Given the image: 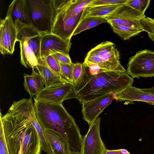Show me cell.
Here are the masks:
<instances>
[{
  "instance_id": "cell-1",
  "label": "cell",
  "mask_w": 154,
  "mask_h": 154,
  "mask_svg": "<svg viewBox=\"0 0 154 154\" xmlns=\"http://www.w3.org/2000/svg\"><path fill=\"white\" fill-rule=\"evenodd\" d=\"M133 82L126 70H106L98 65L83 64L82 74L73 87L76 98L82 104L111 93L116 95L132 86Z\"/></svg>"
},
{
  "instance_id": "cell-2",
  "label": "cell",
  "mask_w": 154,
  "mask_h": 154,
  "mask_svg": "<svg viewBox=\"0 0 154 154\" xmlns=\"http://www.w3.org/2000/svg\"><path fill=\"white\" fill-rule=\"evenodd\" d=\"M0 114L9 154H41L40 139L29 117L9 110Z\"/></svg>"
},
{
  "instance_id": "cell-3",
  "label": "cell",
  "mask_w": 154,
  "mask_h": 154,
  "mask_svg": "<svg viewBox=\"0 0 154 154\" xmlns=\"http://www.w3.org/2000/svg\"><path fill=\"white\" fill-rule=\"evenodd\" d=\"M33 98L36 115L43 129H54L67 142L70 150L79 152L82 140L80 129L63 104Z\"/></svg>"
},
{
  "instance_id": "cell-4",
  "label": "cell",
  "mask_w": 154,
  "mask_h": 154,
  "mask_svg": "<svg viewBox=\"0 0 154 154\" xmlns=\"http://www.w3.org/2000/svg\"><path fill=\"white\" fill-rule=\"evenodd\" d=\"M68 2L69 0L62 8L55 13L51 32V33L65 40L71 39L77 27L84 18L85 9L77 14Z\"/></svg>"
},
{
  "instance_id": "cell-5",
  "label": "cell",
  "mask_w": 154,
  "mask_h": 154,
  "mask_svg": "<svg viewBox=\"0 0 154 154\" xmlns=\"http://www.w3.org/2000/svg\"><path fill=\"white\" fill-rule=\"evenodd\" d=\"M32 26L39 32L51 33L55 12L51 0H26Z\"/></svg>"
},
{
  "instance_id": "cell-6",
  "label": "cell",
  "mask_w": 154,
  "mask_h": 154,
  "mask_svg": "<svg viewBox=\"0 0 154 154\" xmlns=\"http://www.w3.org/2000/svg\"><path fill=\"white\" fill-rule=\"evenodd\" d=\"M126 71L133 79L154 76V51L144 49L139 51L130 57Z\"/></svg>"
},
{
  "instance_id": "cell-7",
  "label": "cell",
  "mask_w": 154,
  "mask_h": 154,
  "mask_svg": "<svg viewBox=\"0 0 154 154\" xmlns=\"http://www.w3.org/2000/svg\"><path fill=\"white\" fill-rule=\"evenodd\" d=\"M146 17L144 14L124 4L120 5L112 13L104 18L109 24L123 25L143 29L140 21Z\"/></svg>"
},
{
  "instance_id": "cell-8",
  "label": "cell",
  "mask_w": 154,
  "mask_h": 154,
  "mask_svg": "<svg viewBox=\"0 0 154 154\" xmlns=\"http://www.w3.org/2000/svg\"><path fill=\"white\" fill-rule=\"evenodd\" d=\"M34 97L38 100L57 104H62L65 100L76 98L73 85L68 82H62L44 87Z\"/></svg>"
},
{
  "instance_id": "cell-9",
  "label": "cell",
  "mask_w": 154,
  "mask_h": 154,
  "mask_svg": "<svg viewBox=\"0 0 154 154\" xmlns=\"http://www.w3.org/2000/svg\"><path fill=\"white\" fill-rule=\"evenodd\" d=\"M101 119L98 118L90 126L87 133L82 137L81 154H104L107 149L100 137Z\"/></svg>"
},
{
  "instance_id": "cell-10",
  "label": "cell",
  "mask_w": 154,
  "mask_h": 154,
  "mask_svg": "<svg viewBox=\"0 0 154 154\" xmlns=\"http://www.w3.org/2000/svg\"><path fill=\"white\" fill-rule=\"evenodd\" d=\"M17 41V31L10 14L7 12L5 17L1 19L0 51L2 55L12 54Z\"/></svg>"
},
{
  "instance_id": "cell-11",
  "label": "cell",
  "mask_w": 154,
  "mask_h": 154,
  "mask_svg": "<svg viewBox=\"0 0 154 154\" xmlns=\"http://www.w3.org/2000/svg\"><path fill=\"white\" fill-rule=\"evenodd\" d=\"M114 99H116V95L111 93L82 103L83 118L89 126L95 122L99 115Z\"/></svg>"
},
{
  "instance_id": "cell-12",
  "label": "cell",
  "mask_w": 154,
  "mask_h": 154,
  "mask_svg": "<svg viewBox=\"0 0 154 154\" xmlns=\"http://www.w3.org/2000/svg\"><path fill=\"white\" fill-rule=\"evenodd\" d=\"M70 40H65L52 33L44 34L40 46V55L44 57L50 55L51 52H58L69 56L71 47Z\"/></svg>"
},
{
  "instance_id": "cell-13",
  "label": "cell",
  "mask_w": 154,
  "mask_h": 154,
  "mask_svg": "<svg viewBox=\"0 0 154 154\" xmlns=\"http://www.w3.org/2000/svg\"><path fill=\"white\" fill-rule=\"evenodd\" d=\"M14 23L17 31V41L26 40L38 59L41 58L40 46L42 37L45 33L40 32L32 26L25 25L17 20Z\"/></svg>"
},
{
  "instance_id": "cell-14",
  "label": "cell",
  "mask_w": 154,
  "mask_h": 154,
  "mask_svg": "<svg viewBox=\"0 0 154 154\" xmlns=\"http://www.w3.org/2000/svg\"><path fill=\"white\" fill-rule=\"evenodd\" d=\"M43 131L52 154H70V149L67 142L56 131L46 129Z\"/></svg>"
},
{
  "instance_id": "cell-15",
  "label": "cell",
  "mask_w": 154,
  "mask_h": 154,
  "mask_svg": "<svg viewBox=\"0 0 154 154\" xmlns=\"http://www.w3.org/2000/svg\"><path fill=\"white\" fill-rule=\"evenodd\" d=\"M116 100L119 101H141L154 106V95L132 86L116 94Z\"/></svg>"
},
{
  "instance_id": "cell-16",
  "label": "cell",
  "mask_w": 154,
  "mask_h": 154,
  "mask_svg": "<svg viewBox=\"0 0 154 154\" xmlns=\"http://www.w3.org/2000/svg\"><path fill=\"white\" fill-rule=\"evenodd\" d=\"M9 13L14 22L17 20L27 26H32L30 16L26 0H14L8 6Z\"/></svg>"
},
{
  "instance_id": "cell-17",
  "label": "cell",
  "mask_w": 154,
  "mask_h": 154,
  "mask_svg": "<svg viewBox=\"0 0 154 154\" xmlns=\"http://www.w3.org/2000/svg\"><path fill=\"white\" fill-rule=\"evenodd\" d=\"M32 68L31 75L23 74L24 86L31 97L37 95L45 87L40 74L35 71L34 68Z\"/></svg>"
},
{
  "instance_id": "cell-18",
  "label": "cell",
  "mask_w": 154,
  "mask_h": 154,
  "mask_svg": "<svg viewBox=\"0 0 154 154\" xmlns=\"http://www.w3.org/2000/svg\"><path fill=\"white\" fill-rule=\"evenodd\" d=\"M38 66L35 68L41 75L45 87L62 82H68L61 78L49 69L42 58L38 59Z\"/></svg>"
},
{
  "instance_id": "cell-19",
  "label": "cell",
  "mask_w": 154,
  "mask_h": 154,
  "mask_svg": "<svg viewBox=\"0 0 154 154\" xmlns=\"http://www.w3.org/2000/svg\"><path fill=\"white\" fill-rule=\"evenodd\" d=\"M20 43V63L26 68H35L38 66V59L26 40L21 39L18 41Z\"/></svg>"
},
{
  "instance_id": "cell-20",
  "label": "cell",
  "mask_w": 154,
  "mask_h": 154,
  "mask_svg": "<svg viewBox=\"0 0 154 154\" xmlns=\"http://www.w3.org/2000/svg\"><path fill=\"white\" fill-rule=\"evenodd\" d=\"M119 5H103L87 7L85 9L84 18L88 17L104 18L112 13Z\"/></svg>"
},
{
  "instance_id": "cell-21",
  "label": "cell",
  "mask_w": 154,
  "mask_h": 154,
  "mask_svg": "<svg viewBox=\"0 0 154 154\" xmlns=\"http://www.w3.org/2000/svg\"><path fill=\"white\" fill-rule=\"evenodd\" d=\"M106 22L107 20L103 17H88L85 18L82 20L77 27L72 36L102 23Z\"/></svg>"
},
{
  "instance_id": "cell-22",
  "label": "cell",
  "mask_w": 154,
  "mask_h": 154,
  "mask_svg": "<svg viewBox=\"0 0 154 154\" xmlns=\"http://www.w3.org/2000/svg\"><path fill=\"white\" fill-rule=\"evenodd\" d=\"M29 119L39 136L42 150L44 151L47 154H52L51 147L46 140L43 130L37 120L35 110L31 112L29 117Z\"/></svg>"
},
{
  "instance_id": "cell-23",
  "label": "cell",
  "mask_w": 154,
  "mask_h": 154,
  "mask_svg": "<svg viewBox=\"0 0 154 154\" xmlns=\"http://www.w3.org/2000/svg\"><path fill=\"white\" fill-rule=\"evenodd\" d=\"M110 25L113 32L124 40L136 36L143 31V29L134 28L125 26L114 24Z\"/></svg>"
},
{
  "instance_id": "cell-24",
  "label": "cell",
  "mask_w": 154,
  "mask_h": 154,
  "mask_svg": "<svg viewBox=\"0 0 154 154\" xmlns=\"http://www.w3.org/2000/svg\"><path fill=\"white\" fill-rule=\"evenodd\" d=\"M115 48V44L110 42L104 41L92 49L88 54H94L102 57Z\"/></svg>"
},
{
  "instance_id": "cell-25",
  "label": "cell",
  "mask_w": 154,
  "mask_h": 154,
  "mask_svg": "<svg viewBox=\"0 0 154 154\" xmlns=\"http://www.w3.org/2000/svg\"><path fill=\"white\" fill-rule=\"evenodd\" d=\"M41 58L44 59L46 65L49 69L61 78L65 80L62 76L60 63L53 55H50Z\"/></svg>"
},
{
  "instance_id": "cell-26",
  "label": "cell",
  "mask_w": 154,
  "mask_h": 154,
  "mask_svg": "<svg viewBox=\"0 0 154 154\" xmlns=\"http://www.w3.org/2000/svg\"><path fill=\"white\" fill-rule=\"evenodd\" d=\"M150 0H127L125 4L144 14L150 5Z\"/></svg>"
},
{
  "instance_id": "cell-27",
  "label": "cell",
  "mask_w": 154,
  "mask_h": 154,
  "mask_svg": "<svg viewBox=\"0 0 154 154\" xmlns=\"http://www.w3.org/2000/svg\"><path fill=\"white\" fill-rule=\"evenodd\" d=\"M60 64L63 78L67 82L72 84V73L74 63H72L69 65L63 64L60 63Z\"/></svg>"
},
{
  "instance_id": "cell-28",
  "label": "cell",
  "mask_w": 154,
  "mask_h": 154,
  "mask_svg": "<svg viewBox=\"0 0 154 154\" xmlns=\"http://www.w3.org/2000/svg\"><path fill=\"white\" fill-rule=\"evenodd\" d=\"M127 0H94L87 7L103 5H121L125 4Z\"/></svg>"
},
{
  "instance_id": "cell-29",
  "label": "cell",
  "mask_w": 154,
  "mask_h": 154,
  "mask_svg": "<svg viewBox=\"0 0 154 154\" xmlns=\"http://www.w3.org/2000/svg\"><path fill=\"white\" fill-rule=\"evenodd\" d=\"M140 23L143 31L154 36V19L149 17L141 19Z\"/></svg>"
},
{
  "instance_id": "cell-30",
  "label": "cell",
  "mask_w": 154,
  "mask_h": 154,
  "mask_svg": "<svg viewBox=\"0 0 154 154\" xmlns=\"http://www.w3.org/2000/svg\"><path fill=\"white\" fill-rule=\"evenodd\" d=\"M103 63L102 57L98 55L87 54L83 64L86 66L93 65H100Z\"/></svg>"
},
{
  "instance_id": "cell-31",
  "label": "cell",
  "mask_w": 154,
  "mask_h": 154,
  "mask_svg": "<svg viewBox=\"0 0 154 154\" xmlns=\"http://www.w3.org/2000/svg\"><path fill=\"white\" fill-rule=\"evenodd\" d=\"M101 57L103 60L102 63L105 62L112 63L120 62L119 53L115 48L110 52Z\"/></svg>"
},
{
  "instance_id": "cell-32",
  "label": "cell",
  "mask_w": 154,
  "mask_h": 154,
  "mask_svg": "<svg viewBox=\"0 0 154 154\" xmlns=\"http://www.w3.org/2000/svg\"><path fill=\"white\" fill-rule=\"evenodd\" d=\"M83 67V63H74L72 73L73 86L80 78L82 72Z\"/></svg>"
},
{
  "instance_id": "cell-33",
  "label": "cell",
  "mask_w": 154,
  "mask_h": 154,
  "mask_svg": "<svg viewBox=\"0 0 154 154\" xmlns=\"http://www.w3.org/2000/svg\"><path fill=\"white\" fill-rule=\"evenodd\" d=\"M50 55H53L60 63L69 65L72 62L69 56L58 52H51Z\"/></svg>"
},
{
  "instance_id": "cell-34",
  "label": "cell",
  "mask_w": 154,
  "mask_h": 154,
  "mask_svg": "<svg viewBox=\"0 0 154 154\" xmlns=\"http://www.w3.org/2000/svg\"><path fill=\"white\" fill-rule=\"evenodd\" d=\"M0 154H9L4 135L3 125L0 120Z\"/></svg>"
},
{
  "instance_id": "cell-35",
  "label": "cell",
  "mask_w": 154,
  "mask_h": 154,
  "mask_svg": "<svg viewBox=\"0 0 154 154\" xmlns=\"http://www.w3.org/2000/svg\"><path fill=\"white\" fill-rule=\"evenodd\" d=\"M51 0L53 7L55 13L62 8L68 1V0Z\"/></svg>"
},
{
  "instance_id": "cell-36",
  "label": "cell",
  "mask_w": 154,
  "mask_h": 154,
  "mask_svg": "<svg viewBox=\"0 0 154 154\" xmlns=\"http://www.w3.org/2000/svg\"><path fill=\"white\" fill-rule=\"evenodd\" d=\"M104 154H130V153L125 149L112 150L107 149Z\"/></svg>"
},
{
  "instance_id": "cell-37",
  "label": "cell",
  "mask_w": 154,
  "mask_h": 154,
  "mask_svg": "<svg viewBox=\"0 0 154 154\" xmlns=\"http://www.w3.org/2000/svg\"><path fill=\"white\" fill-rule=\"evenodd\" d=\"M143 91L154 95V86L151 88L141 89Z\"/></svg>"
},
{
  "instance_id": "cell-38",
  "label": "cell",
  "mask_w": 154,
  "mask_h": 154,
  "mask_svg": "<svg viewBox=\"0 0 154 154\" xmlns=\"http://www.w3.org/2000/svg\"><path fill=\"white\" fill-rule=\"evenodd\" d=\"M148 35L150 39L154 42V36L150 34H148Z\"/></svg>"
},
{
  "instance_id": "cell-39",
  "label": "cell",
  "mask_w": 154,
  "mask_h": 154,
  "mask_svg": "<svg viewBox=\"0 0 154 154\" xmlns=\"http://www.w3.org/2000/svg\"><path fill=\"white\" fill-rule=\"evenodd\" d=\"M70 154H81V153L79 152H76L70 150Z\"/></svg>"
}]
</instances>
